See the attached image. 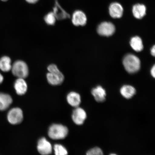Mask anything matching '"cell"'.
<instances>
[{
    "mask_svg": "<svg viewBox=\"0 0 155 155\" xmlns=\"http://www.w3.org/2000/svg\"><path fill=\"white\" fill-rule=\"evenodd\" d=\"M115 28L112 23L104 22L99 25L97 28V32L100 35L109 36L112 35L115 32Z\"/></svg>",
    "mask_w": 155,
    "mask_h": 155,
    "instance_id": "7",
    "label": "cell"
},
{
    "mask_svg": "<svg viewBox=\"0 0 155 155\" xmlns=\"http://www.w3.org/2000/svg\"><path fill=\"white\" fill-rule=\"evenodd\" d=\"M54 150L55 155H68L67 150L61 144H57L54 145Z\"/></svg>",
    "mask_w": 155,
    "mask_h": 155,
    "instance_id": "20",
    "label": "cell"
},
{
    "mask_svg": "<svg viewBox=\"0 0 155 155\" xmlns=\"http://www.w3.org/2000/svg\"><path fill=\"white\" fill-rule=\"evenodd\" d=\"M109 155H118L115 153H111Z\"/></svg>",
    "mask_w": 155,
    "mask_h": 155,
    "instance_id": "27",
    "label": "cell"
},
{
    "mask_svg": "<svg viewBox=\"0 0 155 155\" xmlns=\"http://www.w3.org/2000/svg\"><path fill=\"white\" fill-rule=\"evenodd\" d=\"M53 9L54 14L58 20H63L71 17L70 15L61 7L58 0L55 1Z\"/></svg>",
    "mask_w": 155,
    "mask_h": 155,
    "instance_id": "9",
    "label": "cell"
},
{
    "mask_svg": "<svg viewBox=\"0 0 155 155\" xmlns=\"http://www.w3.org/2000/svg\"><path fill=\"white\" fill-rule=\"evenodd\" d=\"M146 7L144 5L137 4L133 6L132 12L135 18H142L146 13Z\"/></svg>",
    "mask_w": 155,
    "mask_h": 155,
    "instance_id": "16",
    "label": "cell"
},
{
    "mask_svg": "<svg viewBox=\"0 0 155 155\" xmlns=\"http://www.w3.org/2000/svg\"><path fill=\"white\" fill-rule=\"evenodd\" d=\"M1 1H3V2H5V1H8V0H1Z\"/></svg>",
    "mask_w": 155,
    "mask_h": 155,
    "instance_id": "28",
    "label": "cell"
},
{
    "mask_svg": "<svg viewBox=\"0 0 155 155\" xmlns=\"http://www.w3.org/2000/svg\"><path fill=\"white\" fill-rule=\"evenodd\" d=\"M67 100L68 103L74 108L78 107L81 104V97L80 94L76 92H70L68 94Z\"/></svg>",
    "mask_w": 155,
    "mask_h": 155,
    "instance_id": "15",
    "label": "cell"
},
{
    "mask_svg": "<svg viewBox=\"0 0 155 155\" xmlns=\"http://www.w3.org/2000/svg\"><path fill=\"white\" fill-rule=\"evenodd\" d=\"M86 155H104L102 149L98 147H94L87 151Z\"/></svg>",
    "mask_w": 155,
    "mask_h": 155,
    "instance_id": "21",
    "label": "cell"
},
{
    "mask_svg": "<svg viewBox=\"0 0 155 155\" xmlns=\"http://www.w3.org/2000/svg\"><path fill=\"white\" fill-rule=\"evenodd\" d=\"M23 113L20 108L15 107L9 110L7 115L8 121L12 125H17L23 120Z\"/></svg>",
    "mask_w": 155,
    "mask_h": 155,
    "instance_id": "5",
    "label": "cell"
},
{
    "mask_svg": "<svg viewBox=\"0 0 155 155\" xmlns=\"http://www.w3.org/2000/svg\"><path fill=\"white\" fill-rule=\"evenodd\" d=\"M44 19L46 24L48 25H54L55 24L57 20L53 12H50L48 13L45 16Z\"/></svg>",
    "mask_w": 155,
    "mask_h": 155,
    "instance_id": "22",
    "label": "cell"
},
{
    "mask_svg": "<svg viewBox=\"0 0 155 155\" xmlns=\"http://www.w3.org/2000/svg\"><path fill=\"white\" fill-rule=\"evenodd\" d=\"M12 67L11 58L7 56H4L0 58V69L3 72H8Z\"/></svg>",
    "mask_w": 155,
    "mask_h": 155,
    "instance_id": "18",
    "label": "cell"
},
{
    "mask_svg": "<svg viewBox=\"0 0 155 155\" xmlns=\"http://www.w3.org/2000/svg\"><path fill=\"white\" fill-rule=\"evenodd\" d=\"M91 94L97 102L101 103L105 101L106 91L101 86H98L93 88L91 91Z\"/></svg>",
    "mask_w": 155,
    "mask_h": 155,
    "instance_id": "12",
    "label": "cell"
},
{
    "mask_svg": "<svg viewBox=\"0 0 155 155\" xmlns=\"http://www.w3.org/2000/svg\"><path fill=\"white\" fill-rule=\"evenodd\" d=\"M48 73L46 75V78L50 84L53 86H57L63 83L64 77L57 65L51 64L48 66Z\"/></svg>",
    "mask_w": 155,
    "mask_h": 155,
    "instance_id": "1",
    "label": "cell"
},
{
    "mask_svg": "<svg viewBox=\"0 0 155 155\" xmlns=\"http://www.w3.org/2000/svg\"><path fill=\"white\" fill-rule=\"evenodd\" d=\"M11 70L13 74L18 78L25 79L29 74L28 65L22 61H15L12 65Z\"/></svg>",
    "mask_w": 155,
    "mask_h": 155,
    "instance_id": "4",
    "label": "cell"
},
{
    "mask_svg": "<svg viewBox=\"0 0 155 155\" xmlns=\"http://www.w3.org/2000/svg\"><path fill=\"white\" fill-rule=\"evenodd\" d=\"M87 118V112L83 108L78 107L75 108L72 114V119L74 123L77 125L84 124Z\"/></svg>",
    "mask_w": 155,
    "mask_h": 155,
    "instance_id": "6",
    "label": "cell"
},
{
    "mask_svg": "<svg viewBox=\"0 0 155 155\" xmlns=\"http://www.w3.org/2000/svg\"><path fill=\"white\" fill-rule=\"evenodd\" d=\"M37 148L39 153L42 155H49L52 151L51 143L45 137H42L38 140Z\"/></svg>",
    "mask_w": 155,
    "mask_h": 155,
    "instance_id": "8",
    "label": "cell"
},
{
    "mask_svg": "<svg viewBox=\"0 0 155 155\" xmlns=\"http://www.w3.org/2000/svg\"><path fill=\"white\" fill-rule=\"evenodd\" d=\"M123 63L126 71L129 73L136 72L140 68V60L133 54H129L126 55L124 58Z\"/></svg>",
    "mask_w": 155,
    "mask_h": 155,
    "instance_id": "2",
    "label": "cell"
},
{
    "mask_svg": "<svg viewBox=\"0 0 155 155\" xmlns=\"http://www.w3.org/2000/svg\"><path fill=\"white\" fill-rule=\"evenodd\" d=\"M151 73L152 76L154 78L155 77V66L154 65L152 67V69H151Z\"/></svg>",
    "mask_w": 155,
    "mask_h": 155,
    "instance_id": "24",
    "label": "cell"
},
{
    "mask_svg": "<svg viewBox=\"0 0 155 155\" xmlns=\"http://www.w3.org/2000/svg\"><path fill=\"white\" fill-rule=\"evenodd\" d=\"M14 86L15 92L19 95L26 94L28 90V84L24 78H17L15 81Z\"/></svg>",
    "mask_w": 155,
    "mask_h": 155,
    "instance_id": "13",
    "label": "cell"
},
{
    "mask_svg": "<svg viewBox=\"0 0 155 155\" xmlns=\"http://www.w3.org/2000/svg\"><path fill=\"white\" fill-rule=\"evenodd\" d=\"M12 102V98L10 95L5 93L0 92V111L7 110Z\"/></svg>",
    "mask_w": 155,
    "mask_h": 155,
    "instance_id": "14",
    "label": "cell"
},
{
    "mask_svg": "<svg viewBox=\"0 0 155 155\" xmlns=\"http://www.w3.org/2000/svg\"><path fill=\"white\" fill-rule=\"evenodd\" d=\"M4 80V77L1 74V73H0V84L2 83L3 82Z\"/></svg>",
    "mask_w": 155,
    "mask_h": 155,
    "instance_id": "26",
    "label": "cell"
},
{
    "mask_svg": "<svg viewBox=\"0 0 155 155\" xmlns=\"http://www.w3.org/2000/svg\"><path fill=\"white\" fill-rule=\"evenodd\" d=\"M68 133L67 127L61 124H54L50 126L48 131V135L54 140H59L65 138Z\"/></svg>",
    "mask_w": 155,
    "mask_h": 155,
    "instance_id": "3",
    "label": "cell"
},
{
    "mask_svg": "<svg viewBox=\"0 0 155 155\" xmlns=\"http://www.w3.org/2000/svg\"><path fill=\"white\" fill-rule=\"evenodd\" d=\"M109 12L110 16L112 18H120L123 14V8L120 4L119 3H113L110 5Z\"/></svg>",
    "mask_w": 155,
    "mask_h": 155,
    "instance_id": "11",
    "label": "cell"
},
{
    "mask_svg": "<svg viewBox=\"0 0 155 155\" xmlns=\"http://www.w3.org/2000/svg\"><path fill=\"white\" fill-rule=\"evenodd\" d=\"M86 15L82 11L77 10L73 13L72 22L75 26H84L87 23Z\"/></svg>",
    "mask_w": 155,
    "mask_h": 155,
    "instance_id": "10",
    "label": "cell"
},
{
    "mask_svg": "<svg viewBox=\"0 0 155 155\" xmlns=\"http://www.w3.org/2000/svg\"><path fill=\"white\" fill-rule=\"evenodd\" d=\"M120 92L124 98L127 99H130L136 94V90L133 86L125 85L121 87Z\"/></svg>",
    "mask_w": 155,
    "mask_h": 155,
    "instance_id": "17",
    "label": "cell"
},
{
    "mask_svg": "<svg viewBox=\"0 0 155 155\" xmlns=\"http://www.w3.org/2000/svg\"><path fill=\"white\" fill-rule=\"evenodd\" d=\"M151 53L153 56H155V46H154L151 50Z\"/></svg>",
    "mask_w": 155,
    "mask_h": 155,
    "instance_id": "25",
    "label": "cell"
},
{
    "mask_svg": "<svg viewBox=\"0 0 155 155\" xmlns=\"http://www.w3.org/2000/svg\"><path fill=\"white\" fill-rule=\"evenodd\" d=\"M130 44L132 48L135 51L139 52L143 49L142 40L138 36H135L132 38Z\"/></svg>",
    "mask_w": 155,
    "mask_h": 155,
    "instance_id": "19",
    "label": "cell"
},
{
    "mask_svg": "<svg viewBox=\"0 0 155 155\" xmlns=\"http://www.w3.org/2000/svg\"><path fill=\"white\" fill-rule=\"evenodd\" d=\"M27 2L30 4H35L38 2L39 0H25Z\"/></svg>",
    "mask_w": 155,
    "mask_h": 155,
    "instance_id": "23",
    "label": "cell"
}]
</instances>
